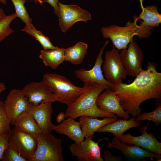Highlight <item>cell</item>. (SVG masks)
Returning a JSON list of instances; mask_svg holds the SVG:
<instances>
[{
  "instance_id": "1",
  "label": "cell",
  "mask_w": 161,
  "mask_h": 161,
  "mask_svg": "<svg viewBox=\"0 0 161 161\" xmlns=\"http://www.w3.org/2000/svg\"><path fill=\"white\" fill-rule=\"evenodd\" d=\"M146 68L131 83L121 82L112 89L124 110L135 118L141 114L140 106L144 101L154 98L160 102L161 99V73L157 71L154 63L148 62Z\"/></svg>"
},
{
  "instance_id": "2",
  "label": "cell",
  "mask_w": 161,
  "mask_h": 161,
  "mask_svg": "<svg viewBox=\"0 0 161 161\" xmlns=\"http://www.w3.org/2000/svg\"><path fill=\"white\" fill-rule=\"evenodd\" d=\"M83 91L73 103L67 106L65 112L66 117L75 119L82 116L93 118L110 117L118 118L113 113H107L100 110L96 103L100 94L106 88L103 86L84 84Z\"/></svg>"
},
{
  "instance_id": "3",
  "label": "cell",
  "mask_w": 161,
  "mask_h": 161,
  "mask_svg": "<svg viewBox=\"0 0 161 161\" xmlns=\"http://www.w3.org/2000/svg\"><path fill=\"white\" fill-rule=\"evenodd\" d=\"M139 19L135 15L134 21H129L123 27L116 25L103 27L101 31L103 38H110L114 46L119 50L127 48L134 36L141 39L148 38L151 34L150 30L153 29L146 26L143 21L137 25Z\"/></svg>"
},
{
  "instance_id": "4",
  "label": "cell",
  "mask_w": 161,
  "mask_h": 161,
  "mask_svg": "<svg viewBox=\"0 0 161 161\" xmlns=\"http://www.w3.org/2000/svg\"><path fill=\"white\" fill-rule=\"evenodd\" d=\"M42 80L56 96L57 101L67 106L74 102L85 89L84 86H75L64 76L55 73L45 74Z\"/></svg>"
},
{
  "instance_id": "5",
  "label": "cell",
  "mask_w": 161,
  "mask_h": 161,
  "mask_svg": "<svg viewBox=\"0 0 161 161\" xmlns=\"http://www.w3.org/2000/svg\"><path fill=\"white\" fill-rule=\"evenodd\" d=\"M35 153L30 161H64L62 140L51 133H41L37 139Z\"/></svg>"
},
{
  "instance_id": "6",
  "label": "cell",
  "mask_w": 161,
  "mask_h": 161,
  "mask_svg": "<svg viewBox=\"0 0 161 161\" xmlns=\"http://www.w3.org/2000/svg\"><path fill=\"white\" fill-rule=\"evenodd\" d=\"M103 70L105 78L114 87L127 77V74L121 60L119 50L114 46L110 51L106 52Z\"/></svg>"
},
{
  "instance_id": "7",
  "label": "cell",
  "mask_w": 161,
  "mask_h": 161,
  "mask_svg": "<svg viewBox=\"0 0 161 161\" xmlns=\"http://www.w3.org/2000/svg\"><path fill=\"white\" fill-rule=\"evenodd\" d=\"M8 135L9 146L30 161L37 149V139L15 127L11 129Z\"/></svg>"
},
{
  "instance_id": "8",
  "label": "cell",
  "mask_w": 161,
  "mask_h": 161,
  "mask_svg": "<svg viewBox=\"0 0 161 161\" xmlns=\"http://www.w3.org/2000/svg\"><path fill=\"white\" fill-rule=\"evenodd\" d=\"M109 43L107 41L100 50L93 67L89 70L80 69L75 71L76 77L84 84L103 86L106 89H112L113 86L109 82L103 74L101 66L103 62L102 55L104 49Z\"/></svg>"
},
{
  "instance_id": "9",
  "label": "cell",
  "mask_w": 161,
  "mask_h": 161,
  "mask_svg": "<svg viewBox=\"0 0 161 161\" xmlns=\"http://www.w3.org/2000/svg\"><path fill=\"white\" fill-rule=\"evenodd\" d=\"M4 102L5 113L12 125H14L22 115L28 112L30 103L21 90L12 89Z\"/></svg>"
},
{
  "instance_id": "10",
  "label": "cell",
  "mask_w": 161,
  "mask_h": 161,
  "mask_svg": "<svg viewBox=\"0 0 161 161\" xmlns=\"http://www.w3.org/2000/svg\"><path fill=\"white\" fill-rule=\"evenodd\" d=\"M120 55L124 67L129 76L136 77L143 70V56L142 51L133 39L129 44L128 48L121 50Z\"/></svg>"
},
{
  "instance_id": "11",
  "label": "cell",
  "mask_w": 161,
  "mask_h": 161,
  "mask_svg": "<svg viewBox=\"0 0 161 161\" xmlns=\"http://www.w3.org/2000/svg\"><path fill=\"white\" fill-rule=\"evenodd\" d=\"M60 9L59 26L61 31L65 32L74 24L79 21H87L92 19L91 14L79 6L65 5L58 2Z\"/></svg>"
},
{
  "instance_id": "12",
  "label": "cell",
  "mask_w": 161,
  "mask_h": 161,
  "mask_svg": "<svg viewBox=\"0 0 161 161\" xmlns=\"http://www.w3.org/2000/svg\"><path fill=\"white\" fill-rule=\"evenodd\" d=\"M21 91L29 103L34 105L57 101L56 96L43 80L29 83Z\"/></svg>"
},
{
  "instance_id": "13",
  "label": "cell",
  "mask_w": 161,
  "mask_h": 161,
  "mask_svg": "<svg viewBox=\"0 0 161 161\" xmlns=\"http://www.w3.org/2000/svg\"><path fill=\"white\" fill-rule=\"evenodd\" d=\"M92 135L86 138L81 143H74L69 146L72 156H76L78 161H104L101 156V152L98 142L92 139Z\"/></svg>"
},
{
  "instance_id": "14",
  "label": "cell",
  "mask_w": 161,
  "mask_h": 161,
  "mask_svg": "<svg viewBox=\"0 0 161 161\" xmlns=\"http://www.w3.org/2000/svg\"><path fill=\"white\" fill-rule=\"evenodd\" d=\"M148 121L146 126L143 125L140 129L142 135L137 136L131 135L130 133L123 134L120 138L121 142L139 146L153 153L161 155V143L158 141L152 133L148 134Z\"/></svg>"
},
{
  "instance_id": "15",
  "label": "cell",
  "mask_w": 161,
  "mask_h": 161,
  "mask_svg": "<svg viewBox=\"0 0 161 161\" xmlns=\"http://www.w3.org/2000/svg\"><path fill=\"white\" fill-rule=\"evenodd\" d=\"M100 94L96 103L101 111L107 113H113L117 116L128 119L130 116L123 109L120 100L115 92L111 89H107Z\"/></svg>"
},
{
  "instance_id": "16",
  "label": "cell",
  "mask_w": 161,
  "mask_h": 161,
  "mask_svg": "<svg viewBox=\"0 0 161 161\" xmlns=\"http://www.w3.org/2000/svg\"><path fill=\"white\" fill-rule=\"evenodd\" d=\"M53 112L52 103H42L34 105L30 103L28 112L33 117L42 133H51L54 125L51 121Z\"/></svg>"
},
{
  "instance_id": "17",
  "label": "cell",
  "mask_w": 161,
  "mask_h": 161,
  "mask_svg": "<svg viewBox=\"0 0 161 161\" xmlns=\"http://www.w3.org/2000/svg\"><path fill=\"white\" fill-rule=\"evenodd\" d=\"M109 148H116L120 151L126 157L133 159H141L147 157L154 158L161 161V155L151 152L135 144H127L118 140L115 137L109 143Z\"/></svg>"
},
{
  "instance_id": "18",
  "label": "cell",
  "mask_w": 161,
  "mask_h": 161,
  "mask_svg": "<svg viewBox=\"0 0 161 161\" xmlns=\"http://www.w3.org/2000/svg\"><path fill=\"white\" fill-rule=\"evenodd\" d=\"M52 130L67 136L78 144H80L84 140L85 137L79 122L76 121L71 117H67L59 124L54 125Z\"/></svg>"
},
{
  "instance_id": "19",
  "label": "cell",
  "mask_w": 161,
  "mask_h": 161,
  "mask_svg": "<svg viewBox=\"0 0 161 161\" xmlns=\"http://www.w3.org/2000/svg\"><path fill=\"white\" fill-rule=\"evenodd\" d=\"M135 118L133 117L129 120L117 119L113 122L105 125L99 129L97 132L99 133L110 132L120 141V138L124 132L131 128L137 127L141 125L140 121L135 120Z\"/></svg>"
},
{
  "instance_id": "20",
  "label": "cell",
  "mask_w": 161,
  "mask_h": 161,
  "mask_svg": "<svg viewBox=\"0 0 161 161\" xmlns=\"http://www.w3.org/2000/svg\"><path fill=\"white\" fill-rule=\"evenodd\" d=\"M80 117L79 122L83 135L86 138L93 135L94 133L99 129L117 119V118L105 117L100 120L87 116Z\"/></svg>"
},
{
  "instance_id": "21",
  "label": "cell",
  "mask_w": 161,
  "mask_h": 161,
  "mask_svg": "<svg viewBox=\"0 0 161 161\" xmlns=\"http://www.w3.org/2000/svg\"><path fill=\"white\" fill-rule=\"evenodd\" d=\"M15 127L36 139L42 133L41 131L32 116L27 112L21 116L14 125Z\"/></svg>"
},
{
  "instance_id": "22",
  "label": "cell",
  "mask_w": 161,
  "mask_h": 161,
  "mask_svg": "<svg viewBox=\"0 0 161 161\" xmlns=\"http://www.w3.org/2000/svg\"><path fill=\"white\" fill-rule=\"evenodd\" d=\"M142 12L139 18L142 20L144 24L152 29L158 27L161 23V15L158 12L157 7L152 5L144 7L143 3L144 0H139Z\"/></svg>"
},
{
  "instance_id": "23",
  "label": "cell",
  "mask_w": 161,
  "mask_h": 161,
  "mask_svg": "<svg viewBox=\"0 0 161 161\" xmlns=\"http://www.w3.org/2000/svg\"><path fill=\"white\" fill-rule=\"evenodd\" d=\"M64 50V47H58L55 49L42 50L39 57L45 66L55 69L65 61Z\"/></svg>"
},
{
  "instance_id": "24",
  "label": "cell",
  "mask_w": 161,
  "mask_h": 161,
  "mask_svg": "<svg viewBox=\"0 0 161 161\" xmlns=\"http://www.w3.org/2000/svg\"><path fill=\"white\" fill-rule=\"evenodd\" d=\"M87 44L78 42L75 45L64 50V60L74 65H78L83 62L87 52Z\"/></svg>"
},
{
  "instance_id": "25",
  "label": "cell",
  "mask_w": 161,
  "mask_h": 161,
  "mask_svg": "<svg viewBox=\"0 0 161 161\" xmlns=\"http://www.w3.org/2000/svg\"><path fill=\"white\" fill-rule=\"evenodd\" d=\"M21 31L25 32L35 37L44 49H55L58 47L54 46L49 38L44 35L41 31L37 30L32 24L26 25Z\"/></svg>"
},
{
  "instance_id": "26",
  "label": "cell",
  "mask_w": 161,
  "mask_h": 161,
  "mask_svg": "<svg viewBox=\"0 0 161 161\" xmlns=\"http://www.w3.org/2000/svg\"><path fill=\"white\" fill-rule=\"evenodd\" d=\"M157 104L155 109L151 112H144L138 115L135 118V120L140 121L148 120L154 122L156 126H158L161 123V104L160 102Z\"/></svg>"
},
{
  "instance_id": "27",
  "label": "cell",
  "mask_w": 161,
  "mask_h": 161,
  "mask_svg": "<svg viewBox=\"0 0 161 161\" xmlns=\"http://www.w3.org/2000/svg\"><path fill=\"white\" fill-rule=\"evenodd\" d=\"M15 9L17 17L20 18L26 25L32 24L30 17L24 6L26 0H11Z\"/></svg>"
},
{
  "instance_id": "28",
  "label": "cell",
  "mask_w": 161,
  "mask_h": 161,
  "mask_svg": "<svg viewBox=\"0 0 161 161\" xmlns=\"http://www.w3.org/2000/svg\"><path fill=\"white\" fill-rule=\"evenodd\" d=\"M16 13L6 16L0 21V42L15 31L10 27L11 22L16 17Z\"/></svg>"
},
{
  "instance_id": "29",
  "label": "cell",
  "mask_w": 161,
  "mask_h": 161,
  "mask_svg": "<svg viewBox=\"0 0 161 161\" xmlns=\"http://www.w3.org/2000/svg\"><path fill=\"white\" fill-rule=\"evenodd\" d=\"M10 124L5 113L4 102L0 100V136L9 134Z\"/></svg>"
},
{
  "instance_id": "30",
  "label": "cell",
  "mask_w": 161,
  "mask_h": 161,
  "mask_svg": "<svg viewBox=\"0 0 161 161\" xmlns=\"http://www.w3.org/2000/svg\"><path fill=\"white\" fill-rule=\"evenodd\" d=\"M2 161H27L15 149L9 146L6 148L2 155Z\"/></svg>"
},
{
  "instance_id": "31",
  "label": "cell",
  "mask_w": 161,
  "mask_h": 161,
  "mask_svg": "<svg viewBox=\"0 0 161 161\" xmlns=\"http://www.w3.org/2000/svg\"><path fill=\"white\" fill-rule=\"evenodd\" d=\"M8 134L0 136V160L4 150L9 146Z\"/></svg>"
},
{
  "instance_id": "32",
  "label": "cell",
  "mask_w": 161,
  "mask_h": 161,
  "mask_svg": "<svg viewBox=\"0 0 161 161\" xmlns=\"http://www.w3.org/2000/svg\"><path fill=\"white\" fill-rule=\"evenodd\" d=\"M103 157L105 161H119L121 158L120 157H115L112 155L111 152L108 150L104 151Z\"/></svg>"
},
{
  "instance_id": "33",
  "label": "cell",
  "mask_w": 161,
  "mask_h": 161,
  "mask_svg": "<svg viewBox=\"0 0 161 161\" xmlns=\"http://www.w3.org/2000/svg\"><path fill=\"white\" fill-rule=\"evenodd\" d=\"M44 2L48 3L54 9V13L59 18L60 16V9L58 0H45Z\"/></svg>"
},
{
  "instance_id": "34",
  "label": "cell",
  "mask_w": 161,
  "mask_h": 161,
  "mask_svg": "<svg viewBox=\"0 0 161 161\" xmlns=\"http://www.w3.org/2000/svg\"><path fill=\"white\" fill-rule=\"evenodd\" d=\"M66 117L65 113L63 112H60L57 116L56 120L58 123L62 122Z\"/></svg>"
},
{
  "instance_id": "35",
  "label": "cell",
  "mask_w": 161,
  "mask_h": 161,
  "mask_svg": "<svg viewBox=\"0 0 161 161\" xmlns=\"http://www.w3.org/2000/svg\"><path fill=\"white\" fill-rule=\"evenodd\" d=\"M6 15H5L3 9L0 7V21L4 18Z\"/></svg>"
},
{
  "instance_id": "36",
  "label": "cell",
  "mask_w": 161,
  "mask_h": 161,
  "mask_svg": "<svg viewBox=\"0 0 161 161\" xmlns=\"http://www.w3.org/2000/svg\"><path fill=\"white\" fill-rule=\"evenodd\" d=\"M6 88L5 84L3 82H0V93L4 91Z\"/></svg>"
},
{
  "instance_id": "37",
  "label": "cell",
  "mask_w": 161,
  "mask_h": 161,
  "mask_svg": "<svg viewBox=\"0 0 161 161\" xmlns=\"http://www.w3.org/2000/svg\"><path fill=\"white\" fill-rule=\"evenodd\" d=\"M0 2L4 4H7L6 0H0Z\"/></svg>"
},
{
  "instance_id": "38",
  "label": "cell",
  "mask_w": 161,
  "mask_h": 161,
  "mask_svg": "<svg viewBox=\"0 0 161 161\" xmlns=\"http://www.w3.org/2000/svg\"><path fill=\"white\" fill-rule=\"evenodd\" d=\"M34 0L36 2L37 1L39 3H40V4H41L42 5V4L43 2L44 1H43L41 0Z\"/></svg>"
}]
</instances>
